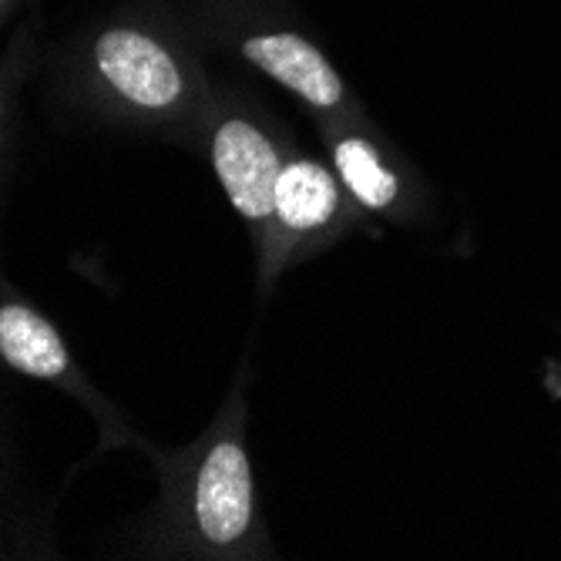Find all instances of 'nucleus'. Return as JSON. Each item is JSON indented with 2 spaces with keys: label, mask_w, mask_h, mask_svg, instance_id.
<instances>
[{
  "label": "nucleus",
  "mask_w": 561,
  "mask_h": 561,
  "mask_svg": "<svg viewBox=\"0 0 561 561\" xmlns=\"http://www.w3.org/2000/svg\"><path fill=\"white\" fill-rule=\"evenodd\" d=\"M94 65L135 108L162 112L182 98V71L169 47L135 27H112L101 34L94 41Z\"/></svg>",
  "instance_id": "1"
},
{
  "label": "nucleus",
  "mask_w": 561,
  "mask_h": 561,
  "mask_svg": "<svg viewBox=\"0 0 561 561\" xmlns=\"http://www.w3.org/2000/svg\"><path fill=\"white\" fill-rule=\"evenodd\" d=\"M213 165L232 209L252 222L273 216V192L283 172L273 141L242 118L219 125L213 138Z\"/></svg>",
  "instance_id": "2"
},
{
  "label": "nucleus",
  "mask_w": 561,
  "mask_h": 561,
  "mask_svg": "<svg viewBox=\"0 0 561 561\" xmlns=\"http://www.w3.org/2000/svg\"><path fill=\"white\" fill-rule=\"evenodd\" d=\"M252 518V471L245 450L232 440L216 444L195 478V522L209 545H232Z\"/></svg>",
  "instance_id": "3"
},
{
  "label": "nucleus",
  "mask_w": 561,
  "mask_h": 561,
  "mask_svg": "<svg viewBox=\"0 0 561 561\" xmlns=\"http://www.w3.org/2000/svg\"><path fill=\"white\" fill-rule=\"evenodd\" d=\"M242 55L276 78L283 88L296 91L302 101L317 108H333L343 98V81L333 71V65L323 58V50L299 34L276 31V34H256L242 41Z\"/></svg>",
  "instance_id": "4"
},
{
  "label": "nucleus",
  "mask_w": 561,
  "mask_h": 561,
  "mask_svg": "<svg viewBox=\"0 0 561 561\" xmlns=\"http://www.w3.org/2000/svg\"><path fill=\"white\" fill-rule=\"evenodd\" d=\"M0 356L24 377L50 380L68 370V346L31 306H0Z\"/></svg>",
  "instance_id": "5"
},
{
  "label": "nucleus",
  "mask_w": 561,
  "mask_h": 561,
  "mask_svg": "<svg viewBox=\"0 0 561 561\" xmlns=\"http://www.w3.org/2000/svg\"><path fill=\"white\" fill-rule=\"evenodd\" d=\"M336 179L317 165V162H293L283 165L273 192V213L283 219V226L306 232V229H320L333 219L336 213Z\"/></svg>",
  "instance_id": "6"
},
{
  "label": "nucleus",
  "mask_w": 561,
  "mask_h": 561,
  "mask_svg": "<svg viewBox=\"0 0 561 561\" xmlns=\"http://www.w3.org/2000/svg\"><path fill=\"white\" fill-rule=\"evenodd\" d=\"M336 172L346 182V188L364 202L367 209H387L397 198L400 185L397 175L380 162L377 148L364 138H343L333 151Z\"/></svg>",
  "instance_id": "7"
},
{
  "label": "nucleus",
  "mask_w": 561,
  "mask_h": 561,
  "mask_svg": "<svg viewBox=\"0 0 561 561\" xmlns=\"http://www.w3.org/2000/svg\"><path fill=\"white\" fill-rule=\"evenodd\" d=\"M0 4H4V0H0Z\"/></svg>",
  "instance_id": "8"
},
{
  "label": "nucleus",
  "mask_w": 561,
  "mask_h": 561,
  "mask_svg": "<svg viewBox=\"0 0 561 561\" xmlns=\"http://www.w3.org/2000/svg\"><path fill=\"white\" fill-rule=\"evenodd\" d=\"M0 112H4V108H0Z\"/></svg>",
  "instance_id": "9"
}]
</instances>
